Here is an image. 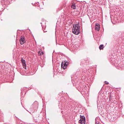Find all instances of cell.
<instances>
[{"label": "cell", "mask_w": 124, "mask_h": 124, "mask_svg": "<svg viewBox=\"0 0 124 124\" xmlns=\"http://www.w3.org/2000/svg\"><path fill=\"white\" fill-rule=\"evenodd\" d=\"M95 124H104L101 120L99 117H98L96 119L95 121Z\"/></svg>", "instance_id": "15"}, {"label": "cell", "mask_w": 124, "mask_h": 124, "mask_svg": "<svg viewBox=\"0 0 124 124\" xmlns=\"http://www.w3.org/2000/svg\"><path fill=\"white\" fill-rule=\"evenodd\" d=\"M88 4L85 1L72 0L65 6L64 13L72 16L79 17L85 15Z\"/></svg>", "instance_id": "10"}, {"label": "cell", "mask_w": 124, "mask_h": 124, "mask_svg": "<svg viewBox=\"0 0 124 124\" xmlns=\"http://www.w3.org/2000/svg\"><path fill=\"white\" fill-rule=\"evenodd\" d=\"M15 59L17 70L22 75H32L37 69L38 64L35 56L30 51L17 50Z\"/></svg>", "instance_id": "6"}, {"label": "cell", "mask_w": 124, "mask_h": 124, "mask_svg": "<svg viewBox=\"0 0 124 124\" xmlns=\"http://www.w3.org/2000/svg\"><path fill=\"white\" fill-rule=\"evenodd\" d=\"M92 2H89L88 8V15L91 22L97 19L102 22V9L100 6Z\"/></svg>", "instance_id": "12"}, {"label": "cell", "mask_w": 124, "mask_h": 124, "mask_svg": "<svg viewBox=\"0 0 124 124\" xmlns=\"http://www.w3.org/2000/svg\"><path fill=\"white\" fill-rule=\"evenodd\" d=\"M107 57L113 66L119 70H124V31L112 35Z\"/></svg>", "instance_id": "5"}, {"label": "cell", "mask_w": 124, "mask_h": 124, "mask_svg": "<svg viewBox=\"0 0 124 124\" xmlns=\"http://www.w3.org/2000/svg\"><path fill=\"white\" fill-rule=\"evenodd\" d=\"M123 117L124 118V115L123 116Z\"/></svg>", "instance_id": "16"}, {"label": "cell", "mask_w": 124, "mask_h": 124, "mask_svg": "<svg viewBox=\"0 0 124 124\" xmlns=\"http://www.w3.org/2000/svg\"><path fill=\"white\" fill-rule=\"evenodd\" d=\"M37 54L38 57V58L39 57V59L41 57L43 60H44L45 61V60L42 58V57L43 58L45 59L44 52L43 48H41L40 47H38V48H37Z\"/></svg>", "instance_id": "14"}, {"label": "cell", "mask_w": 124, "mask_h": 124, "mask_svg": "<svg viewBox=\"0 0 124 124\" xmlns=\"http://www.w3.org/2000/svg\"><path fill=\"white\" fill-rule=\"evenodd\" d=\"M110 14L112 23L124 22V1L108 0Z\"/></svg>", "instance_id": "9"}, {"label": "cell", "mask_w": 124, "mask_h": 124, "mask_svg": "<svg viewBox=\"0 0 124 124\" xmlns=\"http://www.w3.org/2000/svg\"><path fill=\"white\" fill-rule=\"evenodd\" d=\"M55 36L57 44L64 45L74 54L85 46L82 21L80 17L62 13L56 23Z\"/></svg>", "instance_id": "1"}, {"label": "cell", "mask_w": 124, "mask_h": 124, "mask_svg": "<svg viewBox=\"0 0 124 124\" xmlns=\"http://www.w3.org/2000/svg\"><path fill=\"white\" fill-rule=\"evenodd\" d=\"M96 66H83L71 76L72 83L82 95L87 102H89L90 90L96 74Z\"/></svg>", "instance_id": "4"}, {"label": "cell", "mask_w": 124, "mask_h": 124, "mask_svg": "<svg viewBox=\"0 0 124 124\" xmlns=\"http://www.w3.org/2000/svg\"><path fill=\"white\" fill-rule=\"evenodd\" d=\"M92 30L94 38L99 44L104 32L102 22L98 20L94 21L92 24Z\"/></svg>", "instance_id": "13"}, {"label": "cell", "mask_w": 124, "mask_h": 124, "mask_svg": "<svg viewBox=\"0 0 124 124\" xmlns=\"http://www.w3.org/2000/svg\"><path fill=\"white\" fill-rule=\"evenodd\" d=\"M16 42V46L19 49H29L34 51L35 50L36 42L29 30L17 31Z\"/></svg>", "instance_id": "8"}, {"label": "cell", "mask_w": 124, "mask_h": 124, "mask_svg": "<svg viewBox=\"0 0 124 124\" xmlns=\"http://www.w3.org/2000/svg\"><path fill=\"white\" fill-rule=\"evenodd\" d=\"M0 81L2 82H10L14 76L13 70L10 65L7 63H0Z\"/></svg>", "instance_id": "11"}, {"label": "cell", "mask_w": 124, "mask_h": 124, "mask_svg": "<svg viewBox=\"0 0 124 124\" xmlns=\"http://www.w3.org/2000/svg\"><path fill=\"white\" fill-rule=\"evenodd\" d=\"M52 62L54 76H64L72 63L69 58L60 52L53 53Z\"/></svg>", "instance_id": "7"}, {"label": "cell", "mask_w": 124, "mask_h": 124, "mask_svg": "<svg viewBox=\"0 0 124 124\" xmlns=\"http://www.w3.org/2000/svg\"><path fill=\"white\" fill-rule=\"evenodd\" d=\"M60 111L66 124H89L86 108L67 93L62 92L58 95Z\"/></svg>", "instance_id": "3"}, {"label": "cell", "mask_w": 124, "mask_h": 124, "mask_svg": "<svg viewBox=\"0 0 124 124\" xmlns=\"http://www.w3.org/2000/svg\"><path fill=\"white\" fill-rule=\"evenodd\" d=\"M97 104L100 115L106 121L115 123L122 116V103L118 91L108 85H104L98 93Z\"/></svg>", "instance_id": "2"}]
</instances>
